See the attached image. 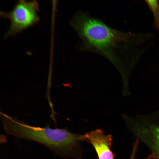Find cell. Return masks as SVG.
Segmentation results:
<instances>
[{
  "label": "cell",
  "mask_w": 159,
  "mask_h": 159,
  "mask_svg": "<svg viewBox=\"0 0 159 159\" xmlns=\"http://www.w3.org/2000/svg\"><path fill=\"white\" fill-rule=\"evenodd\" d=\"M2 121L8 135L37 142L61 157H78L80 143L86 140L85 135L74 134L64 128L32 126L6 115Z\"/></svg>",
  "instance_id": "1"
},
{
  "label": "cell",
  "mask_w": 159,
  "mask_h": 159,
  "mask_svg": "<svg viewBox=\"0 0 159 159\" xmlns=\"http://www.w3.org/2000/svg\"><path fill=\"white\" fill-rule=\"evenodd\" d=\"M72 24L87 49L103 55L113 62L116 61L114 49L126 41L125 34L83 13L77 15Z\"/></svg>",
  "instance_id": "2"
},
{
  "label": "cell",
  "mask_w": 159,
  "mask_h": 159,
  "mask_svg": "<svg viewBox=\"0 0 159 159\" xmlns=\"http://www.w3.org/2000/svg\"><path fill=\"white\" fill-rule=\"evenodd\" d=\"M85 135L94 148L99 159H114L111 148V135L106 134L102 130L97 129L86 133Z\"/></svg>",
  "instance_id": "4"
},
{
  "label": "cell",
  "mask_w": 159,
  "mask_h": 159,
  "mask_svg": "<svg viewBox=\"0 0 159 159\" xmlns=\"http://www.w3.org/2000/svg\"><path fill=\"white\" fill-rule=\"evenodd\" d=\"M39 11L37 1L20 0L11 11L1 12V17L9 19L11 22L5 37L14 35L37 23L40 20Z\"/></svg>",
  "instance_id": "3"
},
{
  "label": "cell",
  "mask_w": 159,
  "mask_h": 159,
  "mask_svg": "<svg viewBox=\"0 0 159 159\" xmlns=\"http://www.w3.org/2000/svg\"><path fill=\"white\" fill-rule=\"evenodd\" d=\"M134 132L155 155L159 153V125L147 124L139 125Z\"/></svg>",
  "instance_id": "5"
},
{
  "label": "cell",
  "mask_w": 159,
  "mask_h": 159,
  "mask_svg": "<svg viewBox=\"0 0 159 159\" xmlns=\"http://www.w3.org/2000/svg\"><path fill=\"white\" fill-rule=\"evenodd\" d=\"M146 3L151 10L155 18V24L159 31V3L157 0H146Z\"/></svg>",
  "instance_id": "6"
}]
</instances>
